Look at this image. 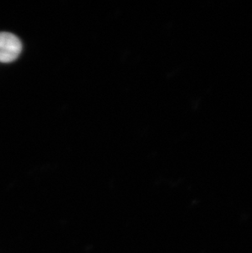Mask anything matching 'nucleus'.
I'll return each instance as SVG.
<instances>
[{"mask_svg": "<svg viewBox=\"0 0 252 253\" xmlns=\"http://www.w3.org/2000/svg\"><path fill=\"white\" fill-rule=\"evenodd\" d=\"M22 44L20 39L9 32H0V62L9 63L19 57Z\"/></svg>", "mask_w": 252, "mask_h": 253, "instance_id": "f257e3e1", "label": "nucleus"}]
</instances>
